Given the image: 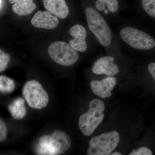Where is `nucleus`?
I'll return each mask as SVG.
<instances>
[{
	"label": "nucleus",
	"mask_w": 155,
	"mask_h": 155,
	"mask_svg": "<svg viewBox=\"0 0 155 155\" xmlns=\"http://www.w3.org/2000/svg\"><path fill=\"white\" fill-rule=\"evenodd\" d=\"M8 110L11 116L14 119L21 120L25 117L26 109L25 106V100L21 97L17 98L8 106Z\"/></svg>",
	"instance_id": "nucleus-14"
},
{
	"label": "nucleus",
	"mask_w": 155,
	"mask_h": 155,
	"mask_svg": "<svg viewBox=\"0 0 155 155\" xmlns=\"http://www.w3.org/2000/svg\"><path fill=\"white\" fill-rule=\"evenodd\" d=\"M105 104L103 101L98 99L92 100L89 104L87 113L79 117L78 127L84 135L89 136L104 120Z\"/></svg>",
	"instance_id": "nucleus-3"
},
{
	"label": "nucleus",
	"mask_w": 155,
	"mask_h": 155,
	"mask_svg": "<svg viewBox=\"0 0 155 155\" xmlns=\"http://www.w3.org/2000/svg\"><path fill=\"white\" fill-rule=\"evenodd\" d=\"M84 12L89 29L101 45L109 47L112 43V31L105 19L93 6L87 7Z\"/></svg>",
	"instance_id": "nucleus-2"
},
{
	"label": "nucleus",
	"mask_w": 155,
	"mask_h": 155,
	"mask_svg": "<svg viewBox=\"0 0 155 155\" xmlns=\"http://www.w3.org/2000/svg\"><path fill=\"white\" fill-rule=\"evenodd\" d=\"M7 127L5 122L0 119V142L3 141L7 137Z\"/></svg>",
	"instance_id": "nucleus-20"
},
{
	"label": "nucleus",
	"mask_w": 155,
	"mask_h": 155,
	"mask_svg": "<svg viewBox=\"0 0 155 155\" xmlns=\"http://www.w3.org/2000/svg\"><path fill=\"white\" fill-rule=\"evenodd\" d=\"M149 71L153 78L155 81V63H150L148 67Z\"/></svg>",
	"instance_id": "nucleus-21"
},
{
	"label": "nucleus",
	"mask_w": 155,
	"mask_h": 155,
	"mask_svg": "<svg viewBox=\"0 0 155 155\" xmlns=\"http://www.w3.org/2000/svg\"><path fill=\"white\" fill-rule=\"evenodd\" d=\"M130 155H152L153 153L148 148L142 147L136 150H133L132 152L129 154Z\"/></svg>",
	"instance_id": "nucleus-19"
},
{
	"label": "nucleus",
	"mask_w": 155,
	"mask_h": 155,
	"mask_svg": "<svg viewBox=\"0 0 155 155\" xmlns=\"http://www.w3.org/2000/svg\"><path fill=\"white\" fill-rule=\"evenodd\" d=\"M45 8L51 14L61 19H64L69 14V7L65 0H43Z\"/></svg>",
	"instance_id": "nucleus-12"
},
{
	"label": "nucleus",
	"mask_w": 155,
	"mask_h": 155,
	"mask_svg": "<svg viewBox=\"0 0 155 155\" xmlns=\"http://www.w3.org/2000/svg\"><path fill=\"white\" fill-rule=\"evenodd\" d=\"M117 83V79L113 76H108L101 81L93 80L90 84L91 88L94 94L102 98L110 97L111 91Z\"/></svg>",
	"instance_id": "nucleus-9"
},
{
	"label": "nucleus",
	"mask_w": 155,
	"mask_h": 155,
	"mask_svg": "<svg viewBox=\"0 0 155 155\" xmlns=\"http://www.w3.org/2000/svg\"><path fill=\"white\" fill-rule=\"evenodd\" d=\"M36 8L33 0H19L14 3L12 10L18 16H25L31 14Z\"/></svg>",
	"instance_id": "nucleus-13"
},
{
	"label": "nucleus",
	"mask_w": 155,
	"mask_h": 155,
	"mask_svg": "<svg viewBox=\"0 0 155 155\" xmlns=\"http://www.w3.org/2000/svg\"><path fill=\"white\" fill-rule=\"evenodd\" d=\"M120 38L130 47L136 49L148 50L155 47V40L150 35L130 26L124 27L119 32Z\"/></svg>",
	"instance_id": "nucleus-4"
},
{
	"label": "nucleus",
	"mask_w": 155,
	"mask_h": 155,
	"mask_svg": "<svg viewBox=\"0 0 155 155\" xmlns=\"http://www.w3.org/2000/svg\"><path fill=\"white\" fill-rule=\"evenodd\" d=\"M120 0H95L96 8L103 10L107 8L112 13H116L120 8Z\"/></svg>",
	"instance_id": "nucleus-15"
},
{
	"label": "nucleus",
	"mask_w": 155,
	"mask_h": 155,
	"mask_svg": "<svg viewBox=\"0 0 155 155\" xmlns=\"http://www.w3.org/2000/svg\"><path fill=\"white\" fill-rule=\"evenodd\" d=\"M69 34L74 38L69 42L71 46L77 51H85L87 48L86 40L87 32L83 25L79 24L73 25L69 30Z\"/></svg>",
	"instance_id": "nucleus-10"
},
{
	"label": "nucleus",
	"mask_w": 155,
	"mask_h": 155,
	"mask_svg": "<svg viewBox=\"0 0 155 155\" xmlns=\"http://www.w3.org/2000/svg\"><path fill=\"white\" fill-rule=\"evenodd\" d=\"M22 94L29 107L40 110L46 107L49 96L41 84L36 80H30L25 84Z\"/></svg>",
	"instance_id": "nucleus-7"
},
{
	"label": "nucleus",
	"mask_w": 155,
	"mask_h": 155,
	"mask_svg": "<svg viewBox=\"0 0 155 155\" xmlns=\"http://www.w3.org/2000/svg\"><path fill=\"white\" fill-rule=\"evenodd\" d=\"M71 146V139L68 134L61 130H56L51 135H43L40 138L36 151L39 155H61Z\"/></svg>",
	"instance_id": "nucleus-1"
},
{
	"label": "nucleus",
	"mask_w": 155,
	"mask_h": 155,
	"mask_svg": "<svg viewBox=\"0 0 155 155\" xmlns=\"http://www.w3.org/2000/svg\"><path fill=\"white\" fill-rule=\"evenodd\" d=\"M120 141V136L116 131L94 137L89 142L88 155H108L116 148Z\"/></svg>",
	"instance_id": "nucleus-5"
},
{
	"label": "nucleus",
	"mask_w": 155,
	"mask_h": 155,
	"mask_svg": "<svg viewBox=\"0 0 155 155\" xmlns=\"http://www.w3.org/2000/svg\"><path fill=\"white\" fill-rule=\"evenodd\" d=\"M15 87L14 80L4 75H0V92L9 93L14 91Z\"/></svg>",
	"instance_id": "nucleus-16"
},
{
	"label": "nucleus",
	"mask_w": 155,
	"mask_h": 155,
	"mask_svg": "<svg viewBox=\"0 0 155 155\" xmlns=\"http://www.w3.org/2000/svg\"><path fill=\"white\" fill-rule=\"evenodd\" d=\"M50 58L61 66L68 67L75 64L79 58V54L70 45L64 41L54 42L48 48Z\"/></svg>",
	"instance_id": "nucleus-6"
},
{
	"label": "nucleus",
	"mask_w": 155,
	"mask_h": 155,
	"mask_svg": "<svg viewBox=\"0 0 155 155\" xmlns=\"http://www.w3.org/2000/svg\"><path fill=\"white\" fill-rule=\"evenodd\" d=\"M9 2L11 3V4H14L16 2H17L18 1H19V0H8Z\"/></svg>",
	"instance_id": "nucleus-22"
},
{
	"label": "nucleus",
	"mask_w": 155,
	"mask_h": 155,
	"mask_svg": "<svg viewBox=\"0 0 155 155\" xmlns=\"http://www.w3.org/2000/svg\"><path fill=\"white\" fill-rule=\"evenodd\" d=\"M10 61L9 54L5 53L0 49V72L5 71Z\"/></svg>",
	"instance_id": "nucleus-18"
},
{
	"label": "nucleus",
	"mask_w": 155,
	"mask_h": 155,
	"mask_svg": "<svg viewBox=\"0 0 155 155\" xmlns=\"http://www.w3.org/2000/svg\"><path fill=\"white\" fill-rule=\"evenodd\" d=\"M2 0H0V9H1V8H2Z\"/></svg>",
	"instance_id": "nucleus-24"
},
{
	"label": "nucleus",
	"mask_w": 155,
	"mask_h": 155,
	"mask_svg": "<svg viewBox=\"0 0 155 155\" xmlns=\"http://www.w3.org/2000/svg\"><path fill=\"white\" fill-rule=\"evenodd\" d=\"M31 23L36 28L53 29L58 27L59 20L49 11H39L32 17Z\"/></svg>",
	"instance_id": "nucleus-11"
},
{
	"label": "nucleus",
	"mask_w": 155,
	"mask_h": 155,
	"mask_svg": "<svg viewBox=\"0 0 155 155\" xmlns=\"http://www.w3.org/2000/svg\"><path fill=\"white\" fill-rule=\"evenodd\" d=\"M141 5L148 15L155 19V0H141Z\"/></svg>",
	"instance_id": "nucleus-17"
},
{
	"label": "nucleus",
	"mask_w": 155,
	"mask_h": 155,
	"mask_svg": "<svg viewBox=\"0 0 155 155\" xmlns=\"http://www.w3.org/2000/svg\"><path fill=\"white\" fill-rule=\"evenodd\" d=\"M115 58L106 56L98 59L94 64L92 71L97 75H105L113 76L119 72V66L114 64Z\"/></svg>",
	"instance_id": "nucleus-8"
},
{
	"label": "nucleus",
	"mask_w": 155,
	"mask_h": 155,
	"mask_svg": "<svg viewBox=\"0 0 155 155\" xmlns=\"http://www.w3.org/2000/svg\"><path fill=\"white\" fill-rule=\"evenodd\" d=\"M111 155H122V154L119 152H114L112 154H111Z\"/></svg>",
	"instance_id": "nucleus-23"
}]
</instances>
